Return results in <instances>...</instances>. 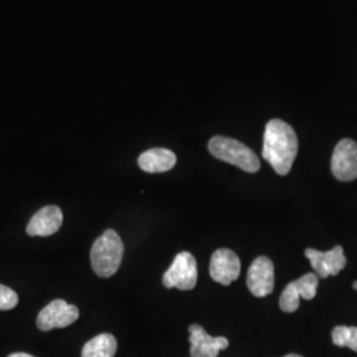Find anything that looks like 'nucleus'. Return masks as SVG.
I'll return each mask as SVG.
<instances>
[{"label": "nucleus", "mask_w": 357, "mask_h": 357, "mask_svg": "<svg viewBox=\"0 0 357 357\" xmlns=\"http://www.w3.org/2000/svg\"><path fill=\"white\" fill-rule=\"evenodd\" d=\"M298 153V137L294 128L282 119H271L265 128L262 156L273 169L286 176Z\"/></svg>", "instance_id": "obj_1"}, {"label": "nucleus", "mask_w": 357, "mask_h": 357, "mask_svg": "<svg viewBox=\"0 0 357 357\" xmlns=\"http://www.w3.org/2000/svg\"><path fill=\"white\" fill-rule=\"evenodd\" d=\"M125 246L114 229H107L93 243L90 261L94 273L101 278L113 277L123 259Z\"/></svg>", "instance_id": "obj_2"}, {"label": "nucleus", "mask_w": 357, "mask_h": 357, "mask_svg": "<svg viewBox=\"0 0 357 357\" xmlns=\"http://www.w3.org/2000/svg\"><path fill=\"white\" fill-rule=\"evenodd\" d=\"M208 150L215 158L241 168L245 172L255 174L259 171V159L248 146L228 137L217 135L208 143Z\"/></svg>", "instance_id": "obj_3"}, {"label": "nucleus", "mask_w": 357, "mask_h": 357, "mask_svg": "<svg viewBox=\"0 0 357 357\" xmlns=\"http://www.w3.org/2000/svg\"><path fill=\"white\" fill-rule=\"evenodd\" d=\"M197 283V264L190 252L178 253L163 275L167 289L190 291Z\"/></svg>", "instance_id": "obj_4"}, {"label": "nucleus", "mask_w": 357, "mask_h": 357, "mask_svg": "<svg viewBox=\"0 0 357 357\" xmlns=\"http://www.w3.org/2000/svg\"><path fill=\"white\" fill-rule=\"evenodd\" d=\"M78 317L79 311L75 305H69L64 299H54L40 311L36 324L40 331H51L53 328L69 327Z\"/></svg>", "instance_id": "obj_5"}, {"label": "nucleus", "mask_w": 357, "mask_h": 357, "mask_svg": "<svg viewBox=\"0 0 357 357\" xmlns=\"http://www.w3.org/2000/svg\"><path fill=\"white\" fill-rule=\"evenodd\" d=\"M332 175L340 181L357 178V143L342 139L336 144L331 159Z\"/></svg>", "instance_id": "obj_6"}, {"label": "nucleus", "mask_w": 357, "mask_h": 357, "mask_svg": "<svg viewBox=\"0 0 357 357\" xmlns=\"http://www.w3.org/2000/svg\"><path fill=\"white\" fill-rule=\"evenodd\" d=\"M241 273V261L238 255L230 249L216 250L209 264V274L213 281L229 286L231 282L238 280Z\"/></svg>", "instance_id": "obj_7"}, {"label": "nucleus", "mask_w": 357, "mask_h": 357, "mask_svg": "<svg viewBox=\"0 0 357 357\" xmlns=\"http://www.w3.org/2000/svg\"><path fill=\"white\" fill-rule=\"evenodd\" d=\"M311 268H314L318 278H327L339 274L347 265L344 250L340 245H336L328 252H320L317 249H306L305 252Z\"/></svg>", "instance_id": "obj_8"}, {"label": "nucleus", "mask_w": 357, "mask_h": 357, "mask_svg": "<svg viewBox=\"0 0 357 357\" xmlns=\"http://www.w3.org/2000/svg\"><path fill=\"white\" fill-rule=\"evenodd\" d=\"M246 283L249 291L257 298H264L274 290V264L273 261L261 255L255 258L253 264L250 265Z\"/></svg>", "instance_id": "obj_9"}, {"label": "nucleus", "mask_w": 357, "mask_h": 357, "mask_svg": "<svg viewBox=\"0 0 357 357\" xmlns=\"http://www.w3.org/2000/svg\"><path fill=\"white\" fill-rule=\"evenodd\" d=\"M191 357H217L220 351L229 347V340L224 336H211L199 324H191L190 328Z\"/></svg>", "instance_id": "obj_10"}, {"label": "nucleus", "mask_w": 357, "mask_h": 357, "mask_svg": "<svg viewBox=\"0 0 357 357\" xmlns=\"http://www.w3.org/2000/svg\"><path fill=\"white\" fill-rule=\"evenodd\" d=\"M63 221V211L57 205H47L29 220L26 225V233L31 237H50L59 231Z\"/></svg>", "instance_id": "obj_11"}, {"label": "nucleus", "mask_w": 357, "mask_h": 357, "mask_svg": "<svg viewBox=\"0 0 357 357\" xmlns=\"http://www.w3.org/2000/svg\"><path fill=\"white\" fill-rule=\"evenodd\" d=\"M176 160V155L168 149H151L142 153L138 165L144 172L162 174L174 168Z\"/></svg>", "instance_id": "obj_12"}, {"label": "nucleus", "mask_w": 357, "mask_h": 357, "mask_svg": "<svg viewBox=\"0 0 357 357\" xmlns=\"http://www.w3.org/2000/svg\"><path fill=\"white\" fill-rule=\"evenodd\" d=\"M118 343L114 335L100 333L82 348V357H114Z\"/></svg>", "instance_id": "obj_13"}, {"label": "nucleus", "mask_w": 357, "mask_h": 357, "mask_svg": "<svg viewBox=\"0 0 357 357\" xmlns=\"http://www.w3.org/2000/svg\"><path fill=\"white\" fill-rule=\"evenodd\" d=\"M294 289L296 290L298 295L306 301H311L315 298L318 293V284H319V278L315 273H308L302 275L299 280L291 282Z\"/></svg>", "instance_id": "obj_14"}, {"label": "nucleus", "mask_w": 357, "mask_h": 357, "mask_svg": "<svg viewBox=\"0 0 357 357\" xmlns=\"http://www.w3.org/2000/svg\"><path fill=\"white\" fill-rule=\"evenodd\" d=\"M332 342L337 347H348L357 352V327H335L332 330Z\"/></svg>", "instance_id": "obj_15"}, {"label": "nucleus", "mask_w": 357, "mask_h": 357, "mask_svg": "<svg viewBox=\"0 0 357 357\" xmlns=\"http://www.w3.org/2000/svg\"><path fill=\"white\" fill-rule=\"evenodd\" d=\"M299 303H301V296L294 289L293 283H289L280 298V306H281L282 311L287 312V314L295 312L299 308Z\"/></svg>", "instance_id": "obj_16"}, {"label": "nucleus", "mask_w": 357, "mask_h": 357, "mask_svg": "<svg viewBox=\"0 0 357 357\" xmlns=\"http://www.w3.org/2000/svg\"><path fill=\"white\" fill-rule=\"evenodd\" d=\"M19 296L8 286L0 284V311H8L17 306Z\"/></svg>", "instance_id": "obj_17"}, {"label": "nucleus", "mask_w": 357, "mask_h": 357, "mask_svg": "<svg viewBox=\"0 0 357 357\" xmlns=\"http://www.w3.org/2000/svg\"><path fill=\"white\" fill-rule=\"evenodd\" d=\"M8 357H35L32 356V355H29V354H24V352H16V354H13V355H10Z\"/></svg>", "instance_id": "obj_18"}, {"label": "nucleus", "mask_w": 357, "mask_h": 357, "mask_svg": "<svg viewBox=\"0 0 357 357\" xmlns=\"http://www.w3.org/2000/svg\"><path fill=\"white\" fill-rule=\"evenodd\" d=\"M284 357H303L301 356V355H296V354H290V355H286Z\"/></svg>", "instance_id": "obj_19"}, {"label": "nucleus", "mask_w": 357, "mask_h": 357, "mask_svg": "<svg viewBox=\"0 0 357 357\" xmlns=\"http://www.w3.org/2000/svg\"><path fill=\"white\" fill-rule=\"evenodd\" d=\"M354 289L357 290V281L354 282Z\"/></svg>", "instance_id": "obj_20"}]
</instances>
